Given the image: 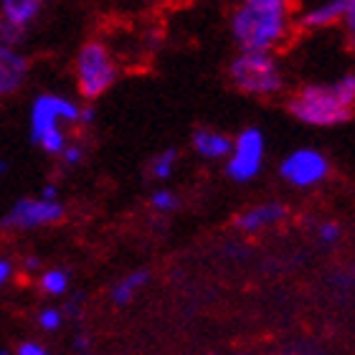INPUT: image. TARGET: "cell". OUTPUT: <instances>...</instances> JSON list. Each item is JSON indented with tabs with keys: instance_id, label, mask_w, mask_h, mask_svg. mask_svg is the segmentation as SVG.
<instances>
[{
	"instance_id": "obj_7",
	"label": "cell",
	"mask_w": 355,
	"mask_h": 355,
	"mask_svg": "<svg viewBox=\"0 0 355 355\" xmlns=\"http://www.w3.org/2000/svg\"><path fill=\"white\" fill-rule=\"evenodd\" d=\"M67 216V208L59 198H21L3 216V229L8 231H31L41 226L59 223Z\"/></svg>"
},
{
	"instance_id": "obj_31",
	"label": "cell",
	"mask_w": 355,
	"mask_h": 355,
	"mask_svg": "<svg viewBox=\"0 0 355 355\" xmlns=\"http://www.w3.org/2000/svg\"><path fill=\"white\" fill-rule=\"evenodd\" d=\"M6 168H8V165H6V163H0V173H3V171H6Z\"/></svg>"
},
{
	"instance_id": "obj_10",
	"label": "cell",
	"mask_w": 355,
	"mask_h": 355,
	"mask_svg": "<svg viewBox=\"0 0 355 355\" xmlns=\"http://www.w3.org/2000/svg\"><path fill=\"white\" fill-rule=\"evenodd\" d=\"M284 218H287V206L279 203V200H269V203H259V206L241 211L234 218V226L241 234H259V231L269 229V226H277Z\"/></svg>"
},
{
	"instance_id": "obj_17",
	"label": "cell",
	"mask_w": 355,
	"mask_h": 355,
	"mask_svg": "<svg viewBox=\"0 0 355 355\" xmlns=\"http://www.w3.org/2000/svg\"><path fill=\"white\" fill-rule=\"evenodd\" d=\"M28 36V28H23L18 23H10L6 18H0V44L10 46V49H18V46L26 41Z\"/></svg>"
},
{
	"instance_id": "obj_14",
	"label": "cell",
	"mask_w": 355,
	"mask_h": 355,
	"mask_svg": "<svg viewBox=\"0 0 355 355\" xmlns=\"http://www.w3.org/2000/svg\"><path fill=\"white\" fill-rule=\"evenodd\" d=\"M150 282V272L148 269H135V272H130L127 277H122V279L112 287V302L114 304H127V302H132L135 295L140 292L145 284Z\"/></svg>"
},
{
	"instance_id": "obj_15",
	"label": "cell",
	"mask_w": 355,
	"mask_h": 355,
	"mask_svg": "<svg viewBox=\"0 0 355 355\" xmlns=\"http://www.w3.org/2000/svg\"><path fill=\"white\" fill-rule=\"evenodd\" d=\"M69 272L67 269H46L44 274H41V279H38V284H41V292L49 297H61L69 292Z\"/></svg>"
},
{
	"instance_id": "obj_2",
	"label": "cell",
	"mask_w": 355,
	"mask_h": 355,
	"mask_svg": "<svg viewBox=\"0 0 355 355\" xmlns=\"http://www.w3.org/2000/svg\"><path fill=\"white\" fill-rule=\"evenodd\" d=\"M229 31L239 51H277L295 31V13L292 8L252 6L241 0L231 10Z\"/></svg>"
},
{
	"instance_id": "obj_9",
	"label": "cell",
	"mask_w": 355,
	"mask_h": 355,
	"mask_svg": "<svg viewBox=\"0 0 355 355\" xmlns=\"http://www.w3.org/2000/svg\"><path fill=\"white\" fill-rule=\"evenodd\" d=\"M350 10H355V0H320L297 15L295 26H300L302 31L335 28V26H340Z\"/></svg>"
},
{
	"instance_id": "obj_29",
	"label": "cell",
	"mask_w": 355,
	"mask_h": 355,
	"mask_svg": "<svg viewBox=\"0 0 355 355\" xmlns=\"http://www.w3.org/2000/svg\"><path fill=\"white\" fill-rule=\"evenodd\" d=\"M38 266H41V261H38L36 257H28V259L23 261V269H26V272H36Z\"/></svg>"
},
{
	"instance_id": "obj_18",
	"label": "cell",
	"mask_w": 355,
	"mask_h": 355,
	"mask_svg": "<svg viewBox=\"0 0 355 355\" xmlns=\"http://www.w3.org/2000/svg\"><path fill=\"white\" fill-rule=\"evenodd\" d=\"M64 312L59 310V307H46V310L38 312V325H41V330H46V333H56L61 325H64Z\"/></svg>"
},
{
	"instance_id": "obj_12",
	"label": "cell",
	"mask_w": 355,
	"mask_h": 355,
	"mask_svg": "<svg viewBox=\"0 0 355 355\" xmlns=\"http://www.w3.org/2000/svg\"><path fill=\"white\" fill-rule=\"evenodd\" d=\"M231 137L226 132H218V130H211V127H200L193 132V150L198 153L200 157H208V160H218V157H226L231 153Z\"/></svg>"
},
{
	"instance_id": "obj_4",
	"label": "cell",
	"mask_w": 355,
	"mask_h": 355,
	"mask_svg": "<svg viewBox=\"0 0 355 355\" xmlns=\"http://www.w3.org/2000/svg\"><path fill=\"white\" fill-rule=\"evenodd\" d=\"M229 82L241 94L266 99L284 92V71L274 51H239L229 64Z\"/></svg>"
},
{
	"instance_id": "obj_22",
	"label": "cell",
	"mask_w": 355,
	"mask_h": 355,
	"mask_svg": "<svg viewBox=\"0 0 355 355\" xmlns=\"http://www.w3.org/2000/svg\"><path fill=\"white\" fill-rule=\"evenodd\" d=\"M13 355H51V353H49V350H46L44 345H38V343L26 340V343H21V345L15 348Z\"/></svg>"
},
{
	"instance_id": "obj_26",
	"label": "cell",
	"mask_w": 355,
	"mask_h": 355,
	"mask_svg": "<svg viewBox=\"0 0 355 355\" xmlns=\"http://www.w3.org/2000/svg\"><path fill=\"white\" fill-rule=\"evenodd\" d=\"M89 348H92V340H89L87 335H76V340H74V350L79 355L82 353H89Z\"/></svg>"
},
{
	"instance_id": "obj_1",
	"label": "cell",
	"mask_w": 355,
	"mask_h": 355,
	"mask_svg": "<svg viewBox=\"0 0 355 355\" xmlns=\"http://www.w3.org/2000/svg\"><path fill=\"white\" fill-rule=\"evenodd\" d=\"M355 74L348 71L333 84H304L289 96V114L310 127H338L353 119Z\"/></svg>"
},
{
	"instance_id": "obj_3",
	"label": "cell",
	"mask_w": 355,
	"mask_h": 355,
	"mask_svg": "<svg viewBox=\"0 0 355 355\" xmlns=\"http://www.w3.org/2000/svg\"><path fill=\"white\" fill-rule=\"evenodd\" d=\"M79 112L82 107L64 94H53V92L38 94L31 104V140L49 155H59L69 142L61 125L64 122L76 125Z\"/></svg>"
},
{
	"instance_id": "obj_27",
	"label": "cell",
	"mask_w": 355,
	"mask_h": 355,
	"mask_svg": "<svg viewBox=\"0 0 355 355\" xmlns=\"http://www.w3.org/2000/svg\"><path fill=\"white\" fill-rule=\"evenodd\" d=\"M94 107H82V112H79V125H92L94 122Z\"/></svg>"
},
{
	"instance_id": "obj_11",
	"label": "cell",
	"mask_w": 355,
	"mask_h": 355,
	"mask_svg": "<svg viewBox=\"0 0 355 355\" xmlns=\"http://www.w3.org/2000/svg\"><path fill=\"white\" fill-rule=\"evenodd\" d=\"M28 59L18 49L0 44V96L15 94L28 79Z\"/></svg>"
},
{
	"instance_id": "obj_30",
	"label": "cell",
	"mask_w": 355,
	"mask_h": 355,
	"mask_svg": "<svg viewBox=\"0 0 355 355\" xmlns=\"http://www.w3.org/2000/svg\"><path fill=\"white\" fill-rule=\"evenodd\" d=\"M0 355H13V353H10L8 348H0Z\"/></svg>"
},
{
	"instance_id": "obj_19",
	"label": "cell",
	"mask_w": 355,
	"mask_h": 355,
	"mask_svg": "<svg viewBox=\"0 0 355 355\" xmlns=\"http://www.w3.org/2000/svg\"><path fill=\"white\" fill-rule=\"evenodd\" d=\"M150 203H153V208L160 211V214H171V211H175L178 198L173 191H155L153 193V198H150Z\"/></svg>"
},
{
	"instance_id": "obj_23",
	"label": "cell",
	"mask_w": 355,
	"mask_h": 355,
	"mask_svg": "<svg viewBox=\"0 0 355 355\" xmlns=\"http://www.w3.org/2000/svg\"><path fill=\"white\" fill-rule=\"evenodd\" d=\"M64 318H71V320H79L82 318V295H74L71 300L67 302V307H64Z\"/></svg>"
},
{
	"instance_id": "obj_5",
	"label": "cell",
	"mask_w": 355,
	"mask_h": 355,
	"mask_svg": "<svg viewBox=\"0 0 355 355\" xmlns=\"http://www.w3.org/2000/svg\"><path fill=\"white\" fill-rule=\"evenodd\" d=\"M74 76L79 94L87 102H94L104 96L119 79V64L114 59L112 49L99 38L84 41L76 51L74 59Z\"/></svg>"
},
{
	"instance_id": "obj_6",
	"label": "cell",
	"mask_w": 355,
	"mask_h": 355,
	"mask_svg": "<svg viewBox=\"0 0 355 355\" xmlns=\"http://www.w3.org/2000/svg\"><path fill=\"white\" fill-rule=\"evenodd\" d=\"M264 163V132L259 127H246L239 132V137L231 142L226 175L236 183H246L259 175Z\"/></svg>"
},
{
	"instance_id": "obj_20",
	"label": "cell",
	"mask_w": 355,
	"mask_h": 355,
	"mask_svg": "<svg viewBox=\"0 0 355 355\" xmlns=\"http://www.w3.org/2000/svg\"><path fill=\"white\" fill-rule=\"evenodd\" d=\"M318 239L322 244H338L343 239V226L338 221H325L318 226Z\"/></svg>"
},
{
	"instance_id": "obj_13",
	"label": "cell",
	"mask_w": 355,
	"mask_h": 355,
	"mask_svg": "<svg viewBox=\"0 0 355 355\" xmlns=\"http://www.w3.org/2000/svg\"><path fill=\"white\" fill-rule=\"evenodd\" d=\"M46 0H0V18L18 23L23 28H31L44 13Z\"/></svg>"
},
{
	"instance_id": "obj_28",
	"label": "cell",
	"mask_w": 355,
	"mask_h": 355,
	"mask_svg": "<svg viewBox=\"0 0 355 355\" xmlns=\"http://www.w3.org/2000/svg\"><path fill=\"white\" fill-rule=\"evenodd\" d=\"M41 198L56 200V198H59V188H56V185H46L44 191H41Z\"/></svg>"
},
{
	"instance_id": "obj_16",
	"label": "cell",
	"mask_w": 355,
	"mask_h": 355,
	"mask_svg": "<svg viewBox=\"0 0 355 355\" xmlns=\"http://www.w3.org/2000/svg\"><path fill=\"white\" fill-rule=\"evenodd\" d=\"M175 163H178V150L171 148V150H163L160 155L153 157V163H150V175L155 178V180H168L175 171Z\"/></svg>"
},
{
	"instance_id": "obj_25",
	"label": "cell",
	"mask_w": 355,
	"mask_h": 355,
	"mask_svg": "<svg viewBox=\"0 0 355 355\" xmlns=\"http://www.w3.org/2000/svg\"><path fill=\"white\" fill-rule=\"evenodd\" d=\"M10 274H13V264H10L8 259H0V289H3L8 284Z\"/></svg>"
},
{
	"instance_id": "obj_24",
	"label": "cell",
	"mask_w": 355,
	"mask_h": 355,
	"mask_svg": "<svg viewBox=\"0 0 355 355\" xmlns=\"http://www.w3.org/2000/svg\"><path fill=\"white\" fill-rule=\"evenodd\" d=\"M252 6H266V8H292V0H244Z\"/></svg>"
},
{
	"instance_id": "obj_8",
	"label": "cell",
	"mask_w": 355,
	"mask_h": 355,
	"mask_svg": "<svg viewBox=\"0 0 355 355\" xmlns=\"http://www.w3.org/2000/svg\"><path fill=\"white\" fill-rule=\"evenodd\" d=\"M279 175L295 188H312L330 175V160L320 150H295L282 160Z\"/></svg>"
},
{
	"instance_id": "obj_32",
	"label": "cell",
	"mask_w": 355,
	"mask_h": 355,
	"mask_svg": "<svg viewBox=\"0 0 355 355\" xmlns=\"http://www.w3.org/2000/svg\"><path fill=\"white\" fill-rule=\"evenodd\" d=\"M82 355H92V353H82Z\"/></svg>"
},
{
	"instance_id": "obj_21",
	"label": "cell",
	"mask_w": 355,
	"mask_h": 355,
	"mask_svg": "<svg viewBox=\"0 0 355 355\" xmlns=\"http://www.w3.org/2000/svg\"><path fill=\"white\" fill-rule=\"evenodd\" d=\"M59 155L67 168H74V165H79L84 160V148L79 145V142H67V148L61 150Z\"/></svg>"
}]
</instances>
